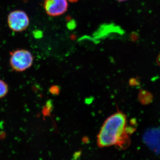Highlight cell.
Instances as JSON below:
<instances>
[{
    "mask_svg": "<svg viewBox=\"0 0 160 160\" xmlns=\"http://www.w3.org/2000/svg\"><path fill=\"white\" fill-rule=\"evenodd\" d=\"M44 6L47 14L52 17L59 16L67 11L68 3L67 0H46Z\"/></svg>",
    "mask_w": 160,
    "mask_h": 160,
    "instance_id": "cell-4",
    "label": "cell"
},
{
    "mask_svg": "<svg viewBox=\"0 0 160 160\" xmlns=\"http://www.w3.org/2000/svg\"><path fill=\"white\" fill-rule=\"evenodd\" d=\"M157 63L158 65H159L160 66V55L158 57L157 60Z\"/></svg>",
    "mask_w": 160,
    "mask_h": 160,
    "instance_id": "cell-9",
    "label": "cell"
},
{
    "mask_svg": "<svg viewBox=\"0 0 160 160\" xmlns=\"http://www.w3.org/2000/svg\"><path fill=\"white\" fill-rule=\"evenodd\" d=\"M33 57L30 52L24 49H18L10 53V64L13 70L22 72L32 65Z\"/></svg>",
    "mask_w": 160,
    "mask_h": 160,
    "instance_id": "cell-2",
    "label": "cell"
},
{
    "mask_svg": "<svg viewBox=\"0 0 160 160\" xmlns=\"http://www.w3.org/2000/svg\"><path fill=\"white\" fill-rule=\"evenodd\" d=\"M117 1H119V2H124V1H127V0H117Z\"/></svg>",
    "mask_w": 160,
    "mask_h": 160,
    "instance_id": "cell-10",
    "label": "cell"
},
{
    "mask_svg": "<svg viewBox=\"0 0 160 160\" xmlns=\"http://www.w3.org/2000/svg\"><path fill=\"white\" fill-rule=\"evenodd\" d=\"M144 141L150 147H160V128L148 129L144 135Z\"/></svg>",
    "mask_w": 160,
    "mask_h": 160,
    "instance_id": "cell-5",
    "label": "cell"
},
{
    "mask_svg": "<svg viewBox=\"0 0 160 160\" xmlns=\"http://www.w3.org/2000/svg\"><path fill=\"white\" fill-rule=\"evenodd\" d=\"M130 83H131V85H138V82L137 81L136 79H132L130 81Z\"/></svg>",
    "mask_w": 160,
    "mask_h": 160,
    "instance_id": "cell-8",
    "label": "cell"
},
{
    "mask_svg": "<svg viewBox=\"0 0 160 160\" xmlns=\"http://www.w3.org/2000/svg\"><path fill=\"white\" fill-rule=\"evenodd\" d=\"M8 24L10 29L16 32L26 30L29 26V17L22 10H15L10 12L8 16Z\"/></svg>",
    "mask_w": 160,
    "mask_h": 160,
    "instance_id": "cell-3",
    "label": "cell"
},
{
    "mask_svg": "<svg viewBox=\"0 0 160 160\" xmlns=\"http://www.w3.org/2000/svg\"><path fill=\"white\" fill-rule=\"evenodd\" d=\"M138 99L143 105H149L152 102L153 95L147 90L141 89L139 92Z\"/></svg>",
    "mask_w": 160,
    "mask_h": 160,
    "instance_id": "cell-6",
    "label": "cell"
},
{
    "mask_svg": "<svg viewBox=\"0 0 160 160\" xmlns=\"http://www.w3.org/2000/svg\"><path fill=\"white\" fill-rule=\"evenodd\" d=\"M130 135L126 115L118 112L104 122L97 136L98 145L100 148L115 146L118 149H125L130 145Z\"/></svg>",
    "mask_w": 160,
    "mask_h": 160,
    "instance_id": "cell-1",
    "label": "cell"
},
{
    "mask_svg": "<svg viewBox=\"0 0 160 160\" xmlns=\"http://www.w3.org/2000/svg\"><path fill=\"white\" fill-rule=\"evenodd\" d=\"M9 88L5 82L0 80V99L2 98L8 93Z\"/></svg>",
    "mask_w": 160,
    "mask_h": 160,
    "instance_id": "cell-7",
    "label": "cell"
}]
</instances>
